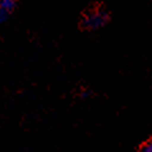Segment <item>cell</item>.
Masks as SVG:
<instances>
[{
    "mask_svg": "<svg viewBox=\"0 0 152 152\" xmlns=\"http://www.w3.org/2000/svg\"><path fill=\"white\" fill-rule=\"evenodd\" d=\"M9 12H7V10H4L0 8V23L1 22H5V20L8 19V17H9Z\"/></svg>",
    "mask_w": 152,
    "mask_h": 152,
    "instance_id": "4",
    "label": "cell"
},
{
    "mask_svg": "<svg viewBox=\"0 0 152 152\" xmlns=\"http://www.w3.org/2000/svg\"><path fill=\"white\" fill-rule=\"evenodd\" d=\"M141 152H152V141L146 142L145 145L141 147Z\"/></svg>",
    "mask_w": 152,
    "mask_h": 152,
    "instance_id": "3",
    "label": "cell"
},
{
    "mask_svg": "<svg viewBox=\"0 0 152 152\" xmlns=\"http://www.w3.org/2000/svg\"><path fill=\"white\" fill-rule=\"evenodd\" d=\"M109 20V14L104 9H95L87 13L83 18V26L88 29H99Z\"/></svg>",
    "mask_w": 152,
    "mask_h": 152,
    "instance_id": "1",
    "label": "cell"
},
{
    "mask_svg": "<svg viewBox=\"0 0 152 152\" xmlns=\"http://www.w3.org/2000/svg\"><path fill=\"white\" fill-rule=\"evenodd\" d=\"M15 3H17V0H0V8L12 13V10L15 7Z\"/></svg>",
    "mask_w": 152,
    "mask_h": 152,
    "instance_id": "2",
    "label": "cell"
}]
</instances>
